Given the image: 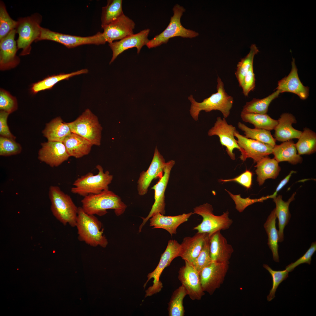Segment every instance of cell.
<instances>
[{
	"label": "cell",
	"mask_w": 316,
	"mask_h": 316,
	"mask_svg": "<svg viewBox=\"0 0 316 316\" xmlns=\"http://www.w3.org/2000/svg\"><path fill=\"white\" fill-rule=\"evenodd\" d=\"M259 51L256 45L252 44L248 54L242 58L237 65L235 75L239 83V86L242 88L244 77L250 68L253 65L254 58L255 55Z\"/></svg>",
	"instance_id": "40"
},
{
	"label": "cell",
	"mask_w": 316,
	"mask_h": 316,
	"mask_svg": "<svg viewBox=\"0 0 316 316\" xmlns=\"http://www.w3.org/2000/svg\"><path fill=\"white\" fill-rule=\"evenodd\" d=\"M185 265L180 268L178 278L192 300H200L204 295L202 288L199 272L191 264L185 261Z\"/></svg>",
	"instance_id": "17"
},
{
	"label": "cell",
	"mask_w": 316,
	"mask_h": 316,
	"mask_svg": "<svg viewBox=\"0 0 316 316\" xmlns=\"http://www.w3.org/2000/svg\"><path fill=\"white\" fill-rule=\"evenodd\" d=\"M149 29H144L136 34L128 35L119 41H114L109 44L112 51V56L109 62L110 64L120 54L129 49L136 47L138 54L142 47L146 45L149 40L148 36Z\"/></svg>",
	"instance_id": "20"
},
{
	"label": "cell",
	"mask_w": 316,
	"mask_h": 316,
	"mask_svg": "<svg viewBox=\"0 0 316 316\" xmlns=\"http://www.w3.org/2000/svg\"><path fill=\"white\" fill-rule=\"evenodd\" d=\"M72 133L90 141L93 145H101L102 128L97 117L87 109L75 120L67 123Z\"/></svg>",
	"instance_id": "9"
},
{
	"label": "cell",
	"mask_w": 316,
	"mask_h": 316,
	"mask_svg": "<svg viewBox=\"0 0 316 316\" xmlns=\"http://www.w3.org/2000/svg\"><path fill=\"white\" fill-rule=\"evenodd\" d=\"M295 144L299 155L310 154L316 151V133L310 129L305 128Z\"/></svg>",
	"instance_id": "37"
},
{
	"label": "cell",
	"mask_w": 316,
	"mask_h": 316,
	"mask_svg": "<svg viewBox=\"0 0 316 316\" xmlns=\"http://www.w3.org/2000/svg\"><path fill=\"white\" fill-rule=\"evenodd\" d=\"M278 121V124L274 129V137L276 140L283 142L299 138L302 131L292 127V124L297 122L293 115L289 113H283Z\"/></svg>",
	"instance_id": "25"
},
{
	"label": "cell",
	"mask_w": 316,
	"mask_h": 316,
	"mask_svg": "<svg viewBox=\"0 0 316 316\" xmlns=\"http://www.w3.org/2000/svg\"><path fill=\"white\" fill-rule=\"evenodd\" d=\"M238 128L243 131L245 136L273 147L276 145V140L270 131L263 129L252 128L240 122L238 123Z\"/></svg>",
	"instance_id": "38"
},
{
	"label": "cell",
	"mask_w": 316,
	"mask_h": 316,
	"mask_svg": "<svg viewBox=\"0 0 316 316\" xmlns=\"http://www.w3.org/2000/svg\"><path fill=\"white\" fill-rule=\"evenodd\" d=\"M193 210L194 214L202 217L201 222L193 229L198 233H206L210 235L216 231L229 229L233 223L229 217L228 211L220 215H215L212 206L208 203L196 206Z\"/></svg>",
	"instance_id": "8"
},
{
	"label": "cell",
	"mask_w": 316,
	"mask_h": 316,
	"mask_svg": "<svg viewBox=\"0 0 316 316\" xmlns=\"http://www.w3.org/2000/svg\"><path fill=\"white\" fill-rule=\"evenodd\" d=\"M296 173V172L295 171H291L289 174L281 181L276 188L275 191L272 195H271V198H273L277 196L278 192L288 182L292 174Z\"/></svg>",
	"instance_id": "50"
},
{
	"label": "cell",
	"mask_w": 316,
	"mask_h": 316,
	"mask_svg": "<svg viewBox=\"0 0 316 316\" xmlns=\"http://www.w3.org/2000/svg\"><path fill=\"white\" fill-rule=\"evenodd\" d=\"M22 151L20 145L15 139L0 137V155L8 156L20 154Z\"/></svg>",
	"instance_id": "44"
},
{
	"label": "cell",
	"mask_w": 316,
	"mask_h": 316,
	"mask_svg": "<svg viewBox=\"0 0 316 316\" xmlns=\"http://www.w3.org/2000/svg\"><path fill=\"white\" fill-rule=\"evenodd\" d=\"M70 157L79 158L90 153L93 145L83 137L72 133L63 142Z\"/></svg>",
	"instance_id": "27"
},
{
	"label": "cell",
	"mask_w": 316,
	"mask_h": 316,
	"mask_svg": "<svg viewBox=\"0 0 316 316\" xmlns=\"http://www.w3.org/2000/svg\"><path fill=\"white\" fill-rule=\"evenodd\" d=\"M296 193H294L287 201H283L282 196L279 195L273 198V201L275 203L276 207L275 209L276 217L278 219L279 242H282L284 239V231L285 226L288 223L291 214L290 213L289 207L290 204L295 198Z\"/></svg>",
	"instance_id": "31"
},
{
	"label": "cell",
	"mask_w": 316,
	"mask_h": 316,
	"mask_svg": "<svg viewBox=\"0 0 316 316\" xmlns=\"http://www.w3.org/2000/svg\"><path fill=\"white\" fill-rule=\"evenodd\" d=\"M173 15L171 18L170 23L165 30L160 34L149 40L146 46L149 49L155 48L166 44L171 38L176 37L192 38L199 35V33L193 30L187 29L182 25L181 18L185 9L177 4L173 8Z\"/></svg>",
	"instance_id": "7"
},
{
	"label": "cell",
	"mask_w": 316,
	"mask_h": 316,
	"mask_svg": "<svg viewBox=\"0 0 316 316\" xmlns=\"http://www.w3.org/2000/svg\"><path fill=\"white\" fill-rule=\"evenodd\" d=\"M16 29L10 32L0 40V69L8 70L16 67L20 60L16 55L18 50L15 40Z\"/></svg>",
	"instance_id": "19"
},
{
	"label": "cell",
	"mask_w": 316,
	"mask_h": 316,
	"mask_svg": "<svg viewBox=\"0 0 316 316\" xmlns=\"http://www.w3.org/2000/svg\"><path fill=\"white\" fill-rule=\"evenodd\" d=\"M122 0H109L107 5L102 8L101 27L108 25L124 14L122 8Z\"/></svg>",
	"instance_id": "36"
},
{
	"label": "cell",
	"mask_w": 316,
	"mask_h": 316,
	"mask_svg": "<svg viewBox=\"0 0 316 316\" xmlns=\"http://www.w3.org/2000/svg\"><path fill=\"white\" fill-rule=\"evenodd\" d=\"M18 108L16 98L8 91L2 88L0 90V110L9 114L16 111Z\"/></svg>",
	"instance_id": "45"
},
{
	"label": "cell",
	"mask_w": 316,
	"mask_h": 316,
	"mask_svg": "<svg viewBox=\"0 0 316 316\" xmlns=\"http://www.w3.org/2000/svg\"><path fill=\"white\" fill-rule=\"evenodd\" d=\"M87 69H83L68 73H61L47 77L43 80L33 84L30 91L33 94H36L41 91L52 89L59 82L64 80H68L74 76L88 73Z\"/></svg>",
	"instance_id": "32"
},
{
	"label": "cell",
	"mask_w": 316,
	"mask_h": 316,
	"mask_svg": "<svg viewBox=\"0 0 316 316\" xmlns=\"http://www.w3.org/2000/svg\"><path fill=\"white\" fill-rule=\"evenodd\" d=\"M81 202V207L85 213L99 216L106 214L109 209L114 210L117 216L120 215L127 207L118 195L109 190L83 197Z\"/></svg>",
	"instance_id": "2"
},
{
	"label": "cell",
	"mask_w": 316,
	"mask_h": 316,
	"mask_svg": "<svg viewBox=\"0 0 316 316\" xmlns=\"http://www.w3.org/2000/svg\"><path fill=\"white\" fill-rule=\"evenodd\" d=\"M181 244L175 240H170L168 242L167 247L164 252L162 254L157 266L152 272L148 274L147 279L144 285L145 288L148 281L152 278L154 279L153 284L145 291V297L150 296L159 292L162 288V283L159 281L160 277L164 269L169 266L172 260L176 257H179Z\"/></svg>",
	"instance_id": "10"
},
{
	"label": "cell",
	"mask_w": 316,
	"mask_h": 316,
	"mask_svg": "<svg viewBox=\"0 0 316 316\" xmlns=\"http://www.w3.org/2000/svg\"><path fill=\"white\" fill-rule=\"evenodd\" d=\"M49 196L54 217L64 225L68 224L71 227H76L78 207L71 196L59 187L54 186L49 187Z\"/></svg>",
	"instance_id": "4"
},
{
	"label": "cell",
	"mask_w": 316,
	"mask_h": 316,
	"mask_svg": "<svg viewBox=\"0 0 316 316\" xmlns=\"http://www.w3.org/2000/svg\"><path fill=\"white\" fill-rule=\"evenodd\" d=\"M175 164V161L171 160L166 162L164 174L159 178L158 182L152 188L154 190V202L151 209L145 218H143V221L139 228L140 232L142 227L148 220L152 216L157 213L165 214V192L169 178L171 170Z\"/></svg>",
	"instance_id": "14"
},
{
	"label": "cell",
	"mask_w": 316,
	"mask_h": 316,
	"mask_svg": "<svg viewBox=\"0 0 316 316\" xmlns=\"http://www.w3.org/2000/svg\"><path fill=\"white\" fill-rule=\"evenodd\" d=\"M17 21L13 19L6 10L4 3L0 1V40L6 36L10 32L15 29Z\"/></svg>",
	"instance_id": "41"
},
{
	"label": "cell",
	"mask_w": 316,
	"mask_h": 316,
	"mask_svg": "<svg viewBox=\"0 0 316 316\" xmlns=\"http://www.w3.org/2000/svg\"><path fill=\"white\" fill-rule=\"evenodd\" d=\"M208 235L197 232L192 237H185L181 244L179 257L192 264L201 250Z\"/></svg>",
	"instance_id": "24"
},
{
	"label": "cell",
	"mask_w": 316,
	"mask_h": 316,
	"mask_svg": "<svg viewBox=\"0 0 316 316\" xmlns=\"http://www.w3.org/2000/svg\"><path fill=\"white\" fill-rule=\"evenodd\" d=\"M274 209L268 216L264 225V227L268 237V245L271 250L273 260L275 262H279L278 254V231L276 226V218Z\"/></svg>",
	"instance_id": "33"
},
{
	"label": "cell",
	"mask_w": 316,
	"mask_h": 316,
	"mask_svg": "<svg viewBox=\"0 0 316 316\" xmlns=\"http://www.w3.org/2000/svg\"><path fill=\"white\" fill-rule=\"evenodd\" d=\"M41 145L38 159L51 167L59 166L70 157L62 142L48 141L42 143Z\"/></svg>",
	"instance_id": "18"
},
{
	"label": "cell",
	"mask_w": 316,
	"mask_h": 316,
	"mask_svg": "<svg viewBox=\"0 0 316 316\" xmlns=\"http://www.w3.org/2000/svg\"><path fill=\"white\" fill-rule=\"evenodd\" d=\"M277 85L276 89L278 90L280 93L288 92L294 93L302 100L306 99L309 96V88L308 86H304L300 81L295 59L293 58L290 73L287 76L279 81Z\"/></svg>",
	"instance_id": "23"
},
{
	"label": "cell",
	"mask_w": 316,
	"mask_h": 316,
	"mask_svg": "<svg viewBox=\"0 0 316 316\" xmlns=\"http://www.w3.org/2000/svg\"><path fill=\"white\" fill-rule=\"evenodd\" d=\"M76 227L78 239L92 247H106L108 244L103 234L101 222L94 215L85 213L80 207H78Z\"/></svg>",
	"instance_id": "3"
},
{
	"label": "cell",
	"mask_w": 316,
	"mask_h": 316,
	"mask_svg": "<svg viewBox=\"0 0 316 316\" xmlns=\"http://www.w3.org/2000/svg\"><path fill=\"white\" fill-rule=\"evenodd\" d=\"M72 133L67 123L61 118L57 117L46 124L42 133L49 141L63 142L65 138Z\"/></svg>",
	"instance_id": "28"
},
{
	"label": "cell",
	"mask_w": 316,
	"mask_h": 316,
	"mask_svg": "<svg viewBox=\"0 0 316 316\" xmlns=\"http://www.w3.org/2000/svg\"><path fill=\"white\" fill-rule=\"evenodd\" d=\"M193 214V212H190L175 216H165L160 213H157L150 219V226H153V229H164L172 236L176 233L178 227L188 221Z\"/></svg>",
	"instance_id": "26"
},
{
	"label": "cell",
	"mask_w": 316,
	"mask_h": 316,
	"mask_svg": "<svg viewBox=\"0 0 316 316\" xmlns=\"http://www.w3.org/2000/svg\"><path fill=\"white\" fill-rule=\"evenodd\" d=\"M212 262L210 252L208 234L199 255L191 264L199 272Z\"/></svg>",
	"instance_id": "42"
},
{
	"label": "cell",
	"mask_w": 316,
	"mask_h": 316,
	"mask_svg": "<svg viewBox=\"0 0 316 316\" xmlns=\"http://www.w3.org/2000/svg\"><path fill=\"white\" fill-rule=\"evenodd\" d=\"M255 78L253 66H252L246 73L244 80L242 88L244 96L248 97L250 92L254 90L255 86Z\"/></svg>",
	"instance_id": "47"
},
{
	"label": "cell",
	"mask_w": 316,
	"mask_h": 316,
	"mask_svg": "<svg viewBox=\"0 0 316 316\" xmlns=\"http://www.w3.org/2000/svg\"><path fill=\"white\" fill-rule=\"evenodd\" d=\"M273 154L274 158L278 162H288L292 164L301 163L302 157L297 153L296 144L292 140L283 142L279 145H276L274 147Z\"/></svg>",
	"instance_id": "30"
},
{
	"label": "cell",
	"mask_w": 316,
	"mask_h": 316,
	"mask_svg": "<svg viewBox=\"0 0 316 316\" xmlns=\"http://www.w3.org/2000/svg\"><path fill=\"white\" fill-rule=\"evenodd\" d=\"M134 22L124 14L118 19L103 28L102 37L105 43L121 40L134 34Z\"/></svg>",
	"instance_id": "21"
},
{
	"label": "cell",
	"mask_w": 316,
	"mask_h": 316,
	"mask_svg": "<svg viewBox=\"0 0 316 316\" xmlns=\"http://www.w3.org/2000/svg\"><path fill=\"white\" fill-rule=\"evenodd\" d=\"M41 30L40 35L36 42L42 40L53 41L60 43L68 48L84 44L99 45L105 44L102 33L99 32L93 36L83 37L61 33L42 27Z\"/></svg>",
	"instance_id": "11"
},
{
	"label": "cell",
	"mask_w": 316,
	"mask_h": 316,
	"mask_svg": "<svg viewBox=\"0 0 316 316\" xmlns=\"http://www.w3.org/2000/svg\"><path fill=\"white\" fill-rule=\"evenodd\" d=\"M42 15L38 13L19 18L16 30L18 37L16 41L18 49H21L20 56L29 54L32 42H36L41 32Z\"/></svg>",
	"instance_id": "6"
},
{
	"label": "cell",
	"mask_w": 316,
	"mask_h": 316,
	"mask_svg": "<svg viewBox=\"0 0 316 316\" xmlns=\"http://www.w3.org/2000/svg\"><path fill=\"white\" fill-rule=\"evenodd\" d=\"M210 254L212 262L229 264L234 251L232 246L228 243L220 231L209 235Z\"/></svg>",
	"instance_id": "22"
},
{
	"label": "cell",
	"mask_w": 316,
	"mask_h": 316,
	"mask_svg": "<svg viewBox=\"0 0 316 316\" xmlns=\"http://www.w3.org/2000/svg\"><path fill=\"white\" fill-rule=\"evenodd\" d=\"M236 127L231 124H229L224 118H222L218 117L214 126L208 131L209 136H218L221 144L226 147V151L231 159H235V154L233 152L235 149H237L241 151L234 136L236 131Z\"/></svg>",
	"instance_id": "15"
},
{
	"label": "cell",
	"mask_w": 316,
	"mask_h": 316,
	"mask_svg": "<svg viewBox=\"0 0 316 316\" xmlns=\"http://www.w3.org/2000/svg\"><path fill=\"white\" fill-rule=\"evenodd\" d=\"M263 266L270 274L272 280V287L267 297V300L270 301L275 297V293L279 285L288 277L289 272L286 269L281 271L273 270L267 264H264Z\"/></svg>",
	"instance_id": "43"
},
{
	"label": "cell",
	"mask_w": 316,
	"mask_h": 316,
	"mask_svg": "<svg viewBox=\"0 0 316 316\" xmlns=\"http://www.w3.org/2000/svg\"><path fill=\"white\" fill-rule=\"evenodd\" d=\"M278 162L274 158L265 157L256 162L255 166L257 175V181L260 186L263 184L267 179H276L279 175L281 168Z\"/></svg>",
	"instance_id": "29"
},
{
	"label": "cell",
	"mask_w": 316,
	"mask_h": 316,
	"mask_svg": "<svg viewBox=\"0 0 316 316\" xmlns=\"http://www.w3.org/2000/svg\"><path fill=\"white\" fill-rule=\"evenodd\" d=\"M242 120L253 124L255 128L270 131L274 129L278 123V120L271 118L267 114L241 113Z\"/></svg>",
	"instance_id": "34"
},
{
	"label": "cell",
	"mask_w": 316,
	"mask_h": 316,
	"mask_svg": "<svg viewBox=\"0 0 316 316\" xmlns=\"http://www.w3.org/2000/svg\"><path fill=\"white\" fill-rule=\"evenodd\" d=\"M316 250V242L312 243L311 246L305 254L293 263H291L286 267L285 269L288 272L293 271L298 265L304 263L310 265L311 258Z\"/></svg>",
	"instance_id": "46"
},
{
	"label": "cell",
	"mask_w": 316,
	"mask_h": 316,
	"mask_svg": "<svg viewBox=\"0 0 316 316\" xmlns=\"http://www.w3.org/2000/svg\"><path fill=\"white\" fill-rule=\"evenodd\" d=\"M280 93V92L276 90L272 94L263 99L253 98L250 101L246 103L241 113L266 114L271 103L277 98Z\"/></svg>",
	"instance_id": "35"
},
{
	"label": "cell",
	"mask_w": 316,
	"mask_h": 316,
	"mask_svg": "<svg viewBox=\"0 0 316 316\" xmlns=\"http://www.w3.org/2000/svg\"><path fill=\"white\" fill-rule=\"evenodd\" d=\"M9 114L5 111H0V136L15 139L14 136L10 132L7 123V119Z\"/></svg>",
	"instance_id": "49"
},
{
	"label": "cell",
	"mask_w": 316,
	"mask_h": 316,
	"mask_svg": "<svg viewBox=\"0 0 316 316\" xmlns=\"http://www.w3.org/2000/svg\"><path fill=\"white\" fill-rule=\"evenodd\" d=\"M188 295L185 288L181 285L173 292L168 303L169 316H183L185 310L183 305L184 297Z\"/></svg>",
	"instance_id": "39"
},
{
	"label": "cell",
	"mask_w": 316,
	"mask_h": 316,
	"mask_svg": "<svg viewBox=\"0 0 316 316\" xmlns=\"http://www.w3.org/2000/svg\"><path fill=\"white\" fill-rule=\"evenodd\" d=\"M217 92L204 99L202 102H196L191 95L188 97V99L191 103L190 114L195 121L198 120L199 115L202 111L206 112L213 110L219 111L225 118L229 116L233 103V98L226 92L224 83L219 76L217 77Z\"/></svg>",
	"instance_id": "1"
},
{
	"label": "cell",
	"mask_w": 316,
	"mask_h": 316,
	"mask_svg": "<svg viewBox=\"0 0 316 316\" xmlns=\"http://www.w3.org/2000/svg\"><path fill=\"white\" fill-rule=\"evenodd\" d=\"M252 172L249 170H246L245 171L234 178L225 180L220 179L219 181L223 182H235L248 189L251 187L252 185Z\"/></svg>",
	"instance_id": "48"
},
{
	"label": "cell",
	"mask_w": 316,
	"mask_h": 316,
	"mask_svg": "<svg viewBox=\"0 0 316 316\" xmlns=\"http://www.w3.org/2000/svg\"><path fill=\"white\" fill-rule=\"evenodd\" d=\"M229 268V264L212 262L203 269L199 275L203 291L212 294L223 283Z\"/></svg>",
	"instance_id": "12"
},
{
	"label": "cell",
	"mask_w": 316,
	"mask_h": 316,
	"mask_svg": "<svg viewBox=\"0 0 316 316\" xmlns=\"http://www.w3.org/2000/svg\"><path fill=\"white\" fill-rule=\"evenodd\" d=\"M96 168L98 171L97 174L89 172L74 181L71 189L72 193L84 197L109 190V185L111 182L113 176L108 171L104 172L100 165H97Z\"/></svg>",
	"instance_id": "5"
},
{
	"label": "cell",
	"mask_w": 316,
	"mask_h": 316,
	"mask_svg": "<svg viewBox=\"0 0 316 316\" xmlns=\"http://www.w3.org/2000/svg\"><path fill=\"white\" fill-rule=\"evenodd\" d=\"M166 164L164 159L156 147L148 169L140 174L137 182V190L139 195H145L152 181L156 178H160L163 176Z\"/></svg>",
	"instance_id": "16"
},
{
	"label": "cell",
	"mask_w": 316,
	"mask_h": 316,
	"mask_svg": "<svg viewBox=\"0 0 316 316\" xmlns=\"http://www.w3.org/2000/svg\"><path fill=\"white\" fill-rule=\"evenodd\" d=\"M234 136L237 139V143L241 149L239 158L245 161L247 158L252 159L256 163L264 157L272 154L274 147L258 141L247 138L236 130Z\"/></svg>",
	"instance_id": "13"
}]
</instances>
